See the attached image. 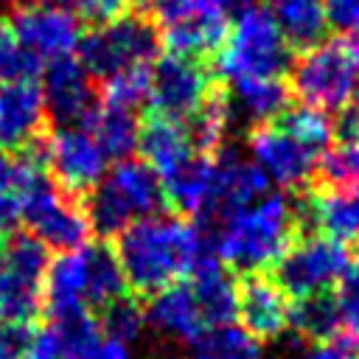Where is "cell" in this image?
Listing matches in <instances>:
<instances>
[{
    "mask_svg": "<svg viewBox=\"0 0 359 359\" xmlns=\"http://www.w3.org/2000/svg\"><path fill=\"white\" fill-rule=\"evenodd\" d=\"M311 222L325 238L339 244L359 238V182L356 185H328L311 199Z\"/></svg>",
    "mask_w": 359,
    "mask_h": 359,
    "instance_id": "603a6c76",
    "label": "cell"
},
{
    "mask_svg": "<svg viewBox=\"0 0 359 359\" xmlns=\"http://www.w3.org/2000/svg\"><path fill=\"white\" fill-rule=\"evenodd\" d=\"M48 118L42 87L36 81L0 84V146L14 151L36 140Z\"/></svg>",
    "mask_w": 359,
    "mask_h": 359,
    "instance_id": "ac0fdd59",
    "label": "cell"
},
{
    "mask_svg": "<svg viewBox=\"0 0 359 359\" xmlns=\"http://www.w3.org/2000/svg\"><path fill=\"white\" fill-rule=\"evenodd\" d=\"M356 264H359V258H356Z\"/></svg>",
    "mask_w": 359,
    "mask_h": 359,
    "instance_id": "816d5d0a",
    "label": "cell"
},
{
    "mask_svg": "<svg viewBox=\"0 0 359 359\" xmlns=\"http://www.w3.org/2000/svg\"><path fill=\"white\" fill-rule=\"evenodd\" d=\"M230 109L244 115L255 126L272 123L286 112L289 87L280 79H241L230 84Z\"/></svg>",
    "mask_w": 359,
    "mask_h": 359,
    "instance_id": "484cf974",
    "label": "cell"
},
{
    "mask_svg": "<svg viewBox=\"0 0 359 359\" xmlns=\"http://www.w3.org/2000/svg\"><path fill=\"white\" fill-rule=\"evenodd\" d=\"M25 359H73V348H70L65 331L50 320L48 325L31 331Z\"/></svg>",
    "mask_w": 359,
    "mask_h": 359,
    "instance_id": "74e56055",
    "label": "cell"
},
{
    "mask_svg": "<svg viewBox=\"0 0 359 359\" xmlns=\"http://www.w3.org/2000/svg\"><path fill=\"white\" fill-rule=\"evenodd\" d=\"M165 202L163 180L143 160H118L90 191L87 219L98 236H121L140 219L157 216Z\"/></svg>",
    "mask_w": 359,
    "mask_h": 359,
    "instance_id": "3957f363",
    "label": "cell"
},
{
    "mask_svg": "<svg viewBox=\"0 0 359 359\" xmlns=\"http://www.w3.org/2000/svg\"><path fill=\"white\" fill-rule=\"evenodd\" d=\"M101 328H104V337H112L118 342H137L146 331V311L129 300V297H121L115 303H109L104 309V320H101Z\"/></svg>",
    "mask_w": 359,
    "mask_h": 359,
    "instance_id": "e575fe53",
    "label": "cell"
},
{
    "mask_svg": "<svg viewBox=\"0 0 359 359\" xmlns=\"http://www.w3.org/2000/svg\"><path fill=\"white\" fill-rule=\"evenodd\" d=\"M317 171L325 185H356L359 182V140H339L328 146L320 160Z\"/></svg>",
    "mask_w": 359,
    "mask_h": 359,
    "instance_id": "836d02e7",
    "label": "cell"
},
{
    "mask_svg": "<svg viewBox=\"0 0 359 359\" xmlns=\"http://www.w3.org/2000/svg\"><path fill=\"white\" fill-rule=\"evenodd\" d=\"M210 95V79L205 67L191 56L168 53L149 70V101L154 115L188 121Z\"/></svg>",
    "mask_w": 359,
    "mask_h": 359,
    "instance_id": "8fae6325",
    "label": "cell"
},
{
    "mask_svg": "<svg viewBox=\"0 0 359 359\" xmlns=\"http://www.w3.org/2000/svg\"><path fill=\"white\" fill-rule=\"evenodd\" d=\"M292 90L303 107L320 112L345 109L359 93V59L345 39L317 42L292 67Z\"/></svg>",
    "mask_w": 359,
    "mask_h": 359,
    "instance_id": "5b68a950",
    "label": "cell"
},
{
    "mask_svg": "<svg viewBox=\"0 0 359 359\" xmlns=\"http://www.w3.org/2000/svg\"><path fill=\"white\" fill-rule=\"evenodd\" d=\"M126 297V278L112 250L90 247V278H87V306L107 309L109 303Z\"/></svg>",
    "mask_w": 359,
    "mask_h": 359,
    "instance_id": "f546056e",
    "label": "cell"
},
{
    "mask_svg": "<svg viewBox=\"0 0 359 359\" xmlns=\"http://www.w3.org/2000/svg\"><path fill=\"white\" fill-rule=\"evenodd\" d=\"M157 359H177V356H157Z\"/></svg>",
    "mask_w": 359,
    "mask_h": 359,
    "instance_id": "681fc988",
    "label": "cell"
},
{
    "mask_svg": "<svg viewBox=\"0 0 359 359\" xmlns=\"http://www.w3.org/2000/svg\"><path fill=\"white\" fill-rule=\"evenodd\" d=\"M146 325H151V331H157L165 339L188 345H194L208 331L194 289L182 280L151 294V303L146 309Z\"/></svg>",
    "mask_w": 359,
    "mask_h": 359,
    "instance_id": "d6986e66",
    "label": "cell"
},
{
    "mask_svg": "<svg viewBox=\"0 0 359 359\" xmlns=\"http://www.w3.org/2000/svg\"><path fill=\"white\" fill-rule=\"evenodd\" d=\"M191 359H261V345L241 325H216L208 328L194 342Z\"/></svg>",
    "mask_w": 359,
    "mask_h": 359,
    "instance_id": "f1b7e54d",
    "label": "cell"
},
{
    "mask_svg": "<svg viewBox=\"0 0 359 359\" xmlns=\"http://www.w3.org/2000/svg\"><path fill=\"white\" fill-rule=\"evenodd\" d=\"M325 3V20L331 28L342 34L359 31V0H323Z\"/></svg>",
    "mask_w": 359,
    "mask_h": 359,
    "instance_id": "60d3db41",
    "label": "cell"
},
{
    "mask_svg": "<svg viewBox=\"0 0 359 359\" xmlns=\"http://www.w3.org/2000/svg\"><path fill=\"white\" fill-rule=\"evenodd\" d=\"M353 356H356V337H351V334L311 342L297 353V359H353Z\"/></svg>",
    "mask_w": 359,
    "mask_h": 359,
    "instance_id": "ab89813d",
    "label": "cell"
},
{
    "mask_svg": "<svg viewBox=\"0 0 359 359\" xmlns=\"http://www.w3.org/2000/svg\"><path fill=\"white\" fill-rule=\"evenodd\" d=\"M188 283L194 289V297L208 328L230 325L238 317V283L219 266V261L194 272Z\"/></svg>",
    "mask_w": 359,
    "mask_h": 359,
    "instance_id": "d4e9b609",
    "label": "cell"
},
{
    "mask_svg": "<svg viewBox=\"0 0 359 359\" xmlns=\"http://www.w3.org/2000/svg\"><path fill=\"white\" fill-rule=\"evenodd\" d=\"M87 278H90V247L59 252L45 272L42 297L50 317L87 309Z\"/></svg>",
    "mask_w": 359,
    "mask_h": 359,
    "instance_id": "44dd1931",
    "label": "cell"
},
{
    "mask_svg": "<svg viewBox=\"0 0 359 359\" xmlns=\"http://www.w3.org/2000/svg\"><path fill=\"white\" fill-rule=\"evenodd\" d=\"M280 126L286 132H292L300 143H306L309 149H314L317 154H323L331 140H334V121L314 109V107H294V109H286L280 115Z\"/></svg>",
    "mask_w": 359,
    "mask_h": 359,
    "instance_id": "1f68e13d",
    "label": "cell"
},
{
    "mask_svg": "<svg viewBox=\"0 0 359 359\" xmlns=\"http://www.w3.org/2000/svg\"><path fill=\"white\" fill-rule=\"evenodd\" d=\"M230 123H233L230 101L227 98H219V95H208V101L194 115V126L188 129L191 132V140H194V149L216 151L224 143Z\"/></svg>",
    "mask_w": 359,
    "mask_h": 359,
    "instance_id": "4dcf8cb0",
    "label": "cell"
},
{
    "mask_svg": "<svg viewBox=\"0 0 359 359\" xmlns=\"http://www.w3.org/2000/svg\"><path fill=\"white\" fill-rule=\"evenodd\" d=\"M149 14L168 53L191 59L216 50L227 36L230 22L205 0H149Z\"/></svg>",
    "mask_w": 359,
    "mask_h": 359,
    "instance_id": "30bf717a",
    "label": "cell"
},
{
    "mask_svg": "<svg viewBox=\"0 0 359 359\" xmlns=\"http://www.w3.org/2000/svg\"><path fill=\"white\" fill-rule=\"evenodd\" d=\"M353 359H359V351H356V356H353Z\"/></svg>",
    "mask_w": 359,
    "mask_h": 359,
    "instance_id": "f907efd6",
    "label": "cell"
},
{
    "mask_svg": "<svg viewBox=\"0 0 359 359\" xmlns=\"http://www.w3.org/2000/svg\"><path fill=\"white\" fill-rule=\"evenodd\" d=\"M62 3L65 8H70L76 17H84V20H93V22H109V20H118L126 14V8L135 3V0H56Z\"/></svg>",
    "mask_w": 359,
    "mask_h": 359,
    "instance_id": "f35d334b",
    "label": "cell"
},
{
    "mask_svg": "<svg viewBox=\"0 0 359 359\" xmlns=\"http://www.w3.org/2000/svg\"><path fill=\"white\" fill-rule=\"evenodd\" d=\"M213 165H216V188H213V208L208 216L210 224L222 222L238 208H247L250 202H255L269 191V180L250 157H241L236 151H219V157H213Z\"/></svg>",
    "mask_w": 359,
    "mask_h": 359,
    "instance_id": "2e32d148",
    "label": "cell"
},
{
    "mask_svg": "<svg viewBox=\"0 0 359 359\" xmlns=\"http://www.w3.org/2000/svg\"><path fill=\"white\" fill-rule=\"evenodd\" d=\"M48 264V247L31 233H17L6 244L0 269V323L25 325L39 314Z\"/></svg>",
    "mask_w": 359,
    "mask_h": 359,
    "instance_id": "52a82bcc",
    "label": "cell"
},
{
    "mask_svg": "<svg viewBox=\"0 0 359 359\" xmlns=\"http://www.w3.org/2000/svg\"><path fill=\"white\" fill-rule=\"evenodd\" d=\"M31 331L25 325L0 323V359H25Z\"/></svg>",
    "mask_w": 359,
    "mask_h": 359,
    "instance_id": "b9f144b4",
    "label": "cell"
},
{
    "mask_svg": "<svg viewBox=\"0 0 359 359\" xmlns=\"http://www.w3.org/2000/svg\"><path fill=\"white\" fill-rule=\"evenodd\" d=\"M6 22L39 62L70 56L81 42L79 17L56 0L48 3L31 0L25 6H17Z\"/></svg>",
    "mask_w": 359,
    "mask_h": 359,
    "instance_id": "7c38bea8",
    "label": "cell"
},
{
    "mask_svg": "<svg viewBox=\"0 0 359 359\" xmlns=\"http://www.w3.org/2000/svg\"><path fill=\"white\" fill-rule=\"evenodd\" d=\"M264 8L292 48L309 50L323 42L328 28L323 0H266Z\"/></svg>",
    "mask_w": 359,
    "mask_h": 359,
    "instance_id": "cb8c5ba5",
    "label": "cell"
},
{
    "mask_svg": "<svg viewBox=\"0 0 359 359\" xmlns=\"http://www.w3.org/2000/svg\"><path fill=\"white\" fill-rule=\"evenodd\" d=\"M247 151H250V160L261 168V174L280 188L306 185L317 171V160H320L314 149L300 143L280 123L255 126L247 137Z\"/></svg>",
    "mask_w": 359,
    "mask_h": 359,
    "instance_id": "5bb4252c",
    "label": "cell"
},
{
    "mask_svg": "<svg viewBox=\"0 0 359 359\" xmlns=\"http://www.w3.org/2000/svg\"><path fill=\"white\" fill-rule=\"evenodd\" d=\"M351 269V252L345 244L325 238V236H309L297 244H289V250L275 264V283L286 292V297H311L325 294Z\"/></svg>",
    "mask_w": 359,
    "mask_h": 359,
    "instance_id": "ba28073f",
    "label": "cell"
},
{
    "mask_svg": "<svg viewBox=\"0 0 359 359\" xmlns=\"http://www.w3.org/2000/svg\"><path fill=\"white\" fill-rule=\"evenodd\" d=\"M213 188H216V165L213 157H191L182 168L168 174L163 180V194L165 199L202 222H208L210 208H213Z\"/></svg>",
    "mask_w": 359,
    "mask_h": 359,
    "instance_id": "7402d4cb",
    "label": "cell"
},
{
    "mask_svg": "<svg viewBox=\"0 0 359 359\" xmlns=\"http://www.w3.org/2000/svg\"><path fill=\"white\" fill-rule=\"evenodd\" d=\"M205 3H208L213 11H219L222 17H227V20H230V17H238L241 11L252 8L258 0H205Z\"/></svg>",
    "mask_w": 359,
    "mask_h": 359,
    "instance_id": "f6af8a7d",
    "label": "cell"
},
{
    "mask_svg": "<svg viewBox=\"0 0 359 359\" xmlns=\"http://www.w3.org/2000/svg\"><path fill=\"white\" fill-rule=\"evenodd\" d=\"M149 70L151 67L126 70V73L107 79L104 81V104L135 112L143 101H149Z\"/></svg>",
    "mask_w": 359,
    "mask_h": 359,
    "instance_id": "d590c367",
    "label": "cell"
},
{
    "mask_svg": "<svg viewBox=\"0 0 359 359\" xmlns=\"http://www.w3.org/2000/svg\"><path fill=\"white\" fill-rule=\"evenodd\" d=\"M0 269H3V247H0Z\"/></svg>",
    "mask_w": 359,
    "mask_h": 359,
    "instance_id": "c3c4849f",
    "label": "cell"
},
{
    "mask_svg": "<svg viewBox=\"0 0 359 359\" xmlns=\"http://www.w3.org/2000/svg\"><path fill=\"white\" fill-rule=\"evenodd\" d=\"M87 126H90V132L95 135V140L101 143V149L107 151L109 160H126L137 149L140 123H137L135 112H129V109L101 104L90 115Z\"/></svg>",
    "mask_w": 359,
    "mask_h": 359,
    "instance_id": "4316f807",
    "label": "cell"
},
{
    "mask_svg": "<svg viewBox=\"0 0 359 359\" xmlns=\"http://www.w3.org/2000/svg\"><path fill=\"white\" fill-rule=\"evenodd\" d=\"M20 216L31 227L34 238L59 252L84 247L93 233L84 208H79L56 185H50L45 174H39L20 196Z\"/></svg>",
    "mask_w": 359,
    "mask_h": 359,
    "instance_id": "9c48e42d",
    "label": "cell"
},
{
    "mask_svg": "<svg viewBox=\"0 0 359 359\" xmlns=\"http://www.w3.org/2000/svg\"><path fill=\"white\" fill-rule=\"evenodd\" d=\"M297 224V208L283 194L266 191L247 208L216 222L210 247L219 261L241 269L247 275H261L266 266H275L289 250L292 233Z\"/></svg>",
    "mask_w": 359,
    "mask_h": 359,
    "instance_id": "7a4b0ae2",
    "label": "cell"
},
{
    "mask_svg": "<svg viewBox=\"0 0 359 359\" xmlns=\"http://www.w3.org/2000/svg\"><path fill=\"white\" fill-rule=\"evenodd\" d=\"M0 3H6V6H25V3H31V0H0Z\"/></svg>",
    "mask_w": 359,
    "mask_h": 359,
    "instance_id": "7dc6e473",
    "label": "cell"
},
{
    "mask_svg": "<svg viewBox=\"0 0 359 359\" xmlns=\"http://www.w3.org/2000/svg\"><path fill=\"white\" fill-rule=\"evenodd\" d=\"M39 87H42L45 109L50 118L59 121V126L87 123L98 107L95 95H93L90 73L73 56H62V59L48 62Z\"/></svg>",
    "mask_w": 359,
    "mask_h": 359,
    "instance_id": "9a60e30c",
    "label": "cell"
},
{
    "mask_svg": "<svg viewBox=\"0 0 359 359\" xmlns=\"http://www.w3.org/2000/svg\"><path fill=\"white\" fill-rule=\"evenodd\" d=\"M81 359H135V353H132V345L126 342H118L112 337H98V342Z\"/></svg>",
    "mask_w": 359,
    "mask_h": 359,
    "instance_id": "7bdbcfd3",
    "label": "cell"
},
{
    "mask_svg": "<svg viewBox=\"0 0 359 359\" xmlns=\"http://www.w3.org/2000/svg\"><path fill=\"white\" fill-rule=\"evenodd\" d=\"M289 300L286 292L264 278L250 275L244 283H238V320L241 328L255 339H278L289 328Z\"/></svg>",
    "mask_w": 359,
    "mask_h": 359,
    "instance_id": "e0dca14e",
    "label": "cell"
},
{
    "mask_svg": "<svg viewBox=\"0 0 359 359\" xmlns=\"http://www.w3.org/2000/svg\"><path fill=\"white\" fill-rule=\"evenodd\" d=\"M345 42L351 45V50H353V53H356V59H359V31H356V34H351Z\"/></svg>",
    "mask_w": 359,
    "mask_h": 359,
    "instance_id": "bcb514c9",
    "label": "cell"
},
{
    "mask_svg": "<svg viewBox=\"0 0 359 359\" xmlns=\"http://www.w3.org/2000/svg\"><path fill=\"white\" fill-rule=\"evenodd\" d=\"M42 62L17 39L11 25L0 20V84L34 81L39 76Z\"/></svg>",
    "mask_w": 359,
    "mask_h": 359,
    "instance_id": "d6a6232c",
    "label": "cell"
},
{
    "mask_svg": "<svg viewBox=\"0 0 359 359\" xmlns=\"http://www.w3.org/2000/svg\"><path fill=\"white\" fill-rule=\"evenodd\" d=\"M20 219H22L20 216V196L0 188V236L11 233Z\"/></svg>",
    "mask_w": 359,
    "mask_h": 359,
    "instance_id": "ee69618b",
    "label": "cell"
},
{
    "mask_svg": "<svg viewBox=\"0 0 359 359\" xmlns=\"http://www.w3.org/2000/svg\"><path fill=\"white\" fill-rule=\"evenodd\" d=\"M115 258L123 269L126 286L143 294H154L219 261L210 236L191 222L163 213L126 227L118 236Z\"/></svg>",
    "mask_w": 359,
    "mask_h": 359,
    "instance_id": "6da1fadb",
    "label": "cell"
},
{
    "mask_svg": "<svg viewBox=\"0 0 359 359\" xmlns=\"http://www.w3.org/2000/svg\"><path fill=\"white\" fill-rule=\"evenodd\" d=\"M45 160L62 188L93 191L109 168V157L87 123L59 126L45 143Z\"/></svg>",
    "mask_w": 359,
    "mask_h": 359,
    "instance_id": "4fadbf2b",
    "label": "cell"
},
{
    "mask_svg": "<svg viewBox=\"0 0 359 359\" xmlns=\"http://www.w3.org/2000/svg\"><path fill=\"white\" fill-rule=\"evenodd\" d=\"M289 328H294L300 337L311 339V342H323V339H334L342 334V323H339V311L334 303V294H311V297H300L292 311H289Z\"/></svg>",
    "mask_w": 359,
    "mask_h": 359,
    "instance_id": "83f0119b",
    "label": "cell"
},
{
    "mask_svg": "<svg viewBox=\"0 0 359 359\" xmlns=\"http://www.w3.org/2000/svg\"><path fill=\"white\" fill-rule=\"evenodd\" d=\"M334 303H337V311H339L342 331L359 339V264L356 261H351L348 275L339 280Z\"/></svg>",
    "mask_w": 359,
    "mask_h": 359,
    "instance_id": "8d00e7d4",
    "label": "cell"
},
{
    "mask_svg": "<svg viewBox=\"0 0 359 359\" xmlns=\"http://www.w3.org/2000/svg\"><path fill=\"white\" fill-rule=\"evenodd\" d=\"M137 151L143 154V163L160 180H165L168 174H174L177 168H182L191 157H196L188 126L182 121L163 118V115H151L140 126Z\"/></svg>",
    "mask_w": 359,
    "mask_h": 359,
    "instance_id": "ffe728a7",
    "label": "cell"
},
{
    "mask_svg": "<svg viewBox=\"0 0 359 359\" xmlns=\"http://www.w3.org/2000/svg\"><path fill=\"white\" fill-rule=\"evenodd\" d=\"M157 28L146 17L123 14L118 20L101 22L79 42V62L81 67L107 81L126 70L151 67L157 56Z\"/></svg>",
    "mask_w": 359,
    "mask_h": 359,
    "instance_id": "8992f818",
    "label": "cell"
},
{
    "mask_svg": "<svg viewBox=\"0 0 359 359\" xmlns=\"http://www.w3.org/2000/svg\"><path fill=\"white\" fill-rule=\"evenodd\" d=\"M292 45L278 31L266 8H247L233 20L216 53V73L233 84L241 79H280L292 62Z\"/></svg>",
    "mask_w": 359,
    "mask_h": 359,
    "instance_id": "277c9868",
    "label": "cell"
}]
</instances>
